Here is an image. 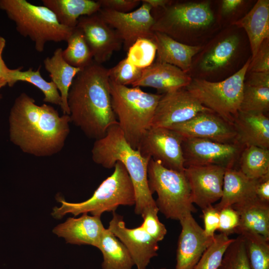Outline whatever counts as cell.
I'll list each match as a JSON object with an SVG mask.
<instances>
[{
    "label": "cell",
    "instance_id": "cell-1",
    "mask_svg": "<svg viewBox=\"0 0 269 269\" xmlns=\"http://www.w3.org/2000/svg\"><path fill=\"white\" fill-rule=\"evenodd\" d=\"M69 115L60 116L52 106L36 104L25 93L15 99L9 117L10 141L23 152L49 156L63 148L70 133Z\"/></svg>",
    "mask_w": 269,
    "mask_h": 269
},
{
    "label": "cell",
    "instance_id": "cell-2",
    "mask_svg": "<svg viewBox=\"0 0 269 269\" xmlns=\"http://www.w3.org/2000/svg\"><path fill=\"white\" fill-rule=\"evenodd\" d=\"M68 105L71 123L89 138L103 137L110 127L118 124L108 69L94 60L82 69L70 88Z\"/></svg>",
    "mask_w": 269,
    "mask_h": 269
},
{
    "label": "cell",
    "instance_id": "cell-3",
    "mask_svg": "<svg viewBox=\"0 0 269 269\" xmlns=\"http://www.w3.org/2000/svg\"><path fill=\"white\" fill-rule=\"evenodd\" d=\"M91 152L93 161L105 168H113L118 161L124 165L134 186L136 215H141L148 208L157 206L148 184L150 158L143 157L129 145L118 123L110 127L103 137L95 141Z\"/></svg>",
    "mask_w": 269,
    "mask_h": 269
},
{
    "label": "cell",
    "instance_id": "cell-4",
    "mask_svg": "<svg viewBox=\"0 0 269 269\" xmlns=\"http://www.w3.org/2000/svg\"><path fill=\"white\" fill-rule=\"evenodd\" d=\"M110 91L118 125L127 142L137 149L145 133L151 127L162 94L145 92L139 87H129L111 81Z\"/></svg>",
    "mask_w": 269,
    "mask_h": 269
},
{
    "label": "cell",
    "instance_id": "cell-5",
    "mask_svg": "<svg viewBox=\"0 0 269 269\" xmlns=\"http://www.w3.org/2000/svg\"><path fill=\"white\" fill-rule=\"evenodd\" d=\"M153 10L156 12L151 13L154 19L152 31L188 45L207 34L216 22L208 1L171 2L164 8Z\"/></svg>",
    "mask_w": 269,
    "mask_h": 269
},
{
    "label": "cell",
    "instance_id": "cell-6",
    "mask_svg": "<svg viewBox=\"0 0 269 269\" xmlns=\"http://www.w3.org/2000/svg\"><path fill=\"white\" fill-rule=\"evenodd\" d=\"M0 9L15 24L16 31L29 37L36 50L42 52L49 41H66L74 28L61 24L54 13L44 5L25 0H0Z\"/></svg>",
    "mask_w": 269,
    "mask_h": 269
},
{
    "label": "cell",
    "instance_id": "cell-7",
    "mask_svg": "<svg viewBox=\"0 0 269 269\" xmlns=\"http://www.w3.org/2000/svg\"><path fill=\"white\" fill-rule=\"evenodd\" d=\"M113 173L105 179L87 200L79 203H70L60 196L57 198L61 204L55 207L51 215L60 219L68 213L75 216L90 213L101 217L105 212H115L120 205L133 206L135 197L134 186L124 165L116 162Z\"/></svg>",
    "mask_w": 269,
    "mask_h": 269
},
{
    "label": "cell",
    "instance_id": "cell-8",
    "mask_svg": "<svg viewBox=\"0 0 269 269\" xmlns=\"http://www.w3.org/2000/svg\"><path fill=\"white\" fill-rule=\"evenodd\" d=\"M147 179L151 194L156 192V205L167 219L180 221L196 212L191 201L189 186L184 172L164 167L150 158Z\"/></svg>",
    "mask_w": 269,
    "mask_h": 269
},
{
    "label": "cell",
    "instance_id": "cell-9",
    "mask_svg": "<svg viewBox=\"0 0 269 269\" xmlns=\"http://www.w3.org/2000/svg\"><path fill=\"white\" fill-rule=\"evenodd\" d=\"M251 60L250 57L239 70L223 80L212 82L195 78L185 88L204 107L233 124L239 111Z\"/></svg>",
    "mask_w": 269,
    "mask_h": 269
},
{
    "label": "cell",
    "instance_id": "cell-10",
    "mask_svg": "<svg viewBox=\"0 0 269 269\" xmlns=\"http://www.w3.org/2000/svg\"><path fill=\"white\" fill-rule=\"evenodd\" d=\"M183 137L168 128L151 127L142 138L137 150L164 167L179 172L185 170L182 148Z\"/></svg>",
    "mask_w": 269,
    "mask_h": 269
},
{
    "label": "cell",
    "instance_id": "cell-11",
    "mask_svg": "<svg viewBox=\"0 0 269 269\" xmlns=\"http://www.w3.org/2000/svg\"><path fill=\"white\" fill-rule=\"evenodd\" d=\"M182 148L185 167L215 165L227 168L235 167L244 147L236 142L183 138Z\"/></svg>",
    "mask_w": 269,
    "mask_h": 269
},
{
    "label": "cell",
    "instance_id": "cell-12",
    "mask_svg": "<svg viewBox=\"0 0 269 269\" xmlns=\"http://www.w3.org/2000/svg\"><path fill=\"white\" fill-rule=\"evenodd\" d=\"M141 6L127 13H121L101 8L98 13L104 21L117 32L122 40L125 49L128 50L138 39H152V28L154 19L151 7L140 0Z\"/></svg>",
    "mask_w": 269,
    "mask_h": 269
},
{
    "label": "cell",
    "instance_id": "cell-13",
    "mask_svg": "<svg viewBox=\"0 0 269 269\" xmlns=\"http://www.w3.org/2000/svg\"><path fill=\"white\" fill-rule=\"evenodd\" d=\"M206 111H212L202 105L185 88H182L162 94L155 111L151 127L169 128Z\"/></svg>",
    "mask_w": 269,
    "mask_h": 269
},
{
    "label": "cell",
    "instance_id": "cell-14",
    "mask_svg": "<svg viewBox=\"0 0 269 269\" xmlns=\"http://www.w3.org/2000/svg\"><path fill=\"white\" fill-rule=\"evenodd\" d=\"M225 169L215 165L185 167L184 172L193 204L203 209L220 200Z\"/></svg>",
    "mask_w": 269,
    "mask_h": 269
},
{
    "label": "cell",
    "instance_id": "cell-15",
    "mask_svg": "<svg viewBox=\"0 0 269 269\" xmlns=\"http://www.w3.org/2000/svg\"><path fill=\"white\" fill-rule=\"evenodd\" d=\"M76 27L82 32L93 60L98 64L109 60L113 53L122 47L123 42L120 36L98 12L80 17Z\"/></svg>",
    "mask_w": 269,
    "mask_h": 269
},
{
    "label": "cell",
    "instance_id": "cell-16",
    "mask_svg": "<svg viewBox=\"0 0 269 269\" xmlns=\"http://www.w3.org/2000/svg\"><path fill=\"white\" fill-rule=\"evenodd\" d=\"M108 229L128 249L136 269H146L151 259L157 256L158 242L141 226L133 229L126 227L123 217L115 212Z\"/></svg>",
    "mask_w": 269,
    "mask_h": 269
},
{
    "label": "cell",
    "instance_id": "cell-17",
    "mask_svg": "<svg viewBox=\"0 0 269 269\" xmlns=\"http://www.w3.org/2000/svg\"><path fill=\"white\" fill-rule=\"evenodd\" d=\"M168 128L176 132L183 138H204L222 143L236 142L233 124L212 111L201 112L186 122Z\"/></svg>",
    "mask_w": 269,
    "mask_h": 269
},
{
    "label": "cell",
    "instance_id": "cell-18",
    "mask_svg": "<svg viewBox=\"0 0 269 269\" xmlns=\"http://www.w3.org/2000/svg\"><path fill=\"white\" fill-rule=\"evenodd\" d=\"M179 221L181 231L178 240L175 269H194L214 237L206 235L192 213Z\"/></svg>",
    "mask_w": 269,
    "mask_h": 269
},
{
    "label": "cell",
    "instance_id": "cell-19",
    "mask_svg": "<svg viewBox=\"0 0 269 269\" xmlns=\"http://www.w3.org/2000/svg\"><path fill=\"white\" fill-rule=\"evenodd\" d=\"M240 39L237 34L219 35L199 52L195 64L202 75L210 76L227 68L237 56Z\"/></svg>",
    "mask_w": 269,
    "mask_h": 269
},
{
    "label": "cell",
    "instance_id": "cell-20",
    "mask_svg": "<svg viewBox=\"0 0 269 269\" xmlns=\"http://www.w3.org/2000/svg\"><path fill=\"white\" fill-rule=\"evenodd\" d=\"M192 78L178 67L163 62L154 61L143 69L139 80L132 87L155 88L159 94H164L185 88Z\"/></svg>",
    "mask_w": 269,
    "mask_h": 269
},
{
    "label": "cell",
    "instance_id": "cell-21",
    "mask_svg": "<svg viewBox=\"0 0 269 269\" xmlns=\"http://www.w3.org/2000/svg\"><path fill=\"white\" fill-rule=\"evenodd\" d=\"M101 217L84 213L78 218H68L56 226L53 232L65 239L66 243L75 245H89L98 247L106 229Z\"/></svg>",
    "mask_w": 269,
    "mask_h": 269
},
{
    "label": "cell",
    "instance_id": "cell-22",
    "mask_svg": "<svg viewBox=\"0 0 269 269\" xmlns=\"http://www.w3.org/2000/svg\"><path fill=\"white\" fill-rule=\"evenodd\" d=\"M233 125L235 142L243 147L256 146L269 149V118L266 114L239 112Z\"/></svg>",
    "mask_w": 269,
    "mask_h": 269
},
{
    "label": "cell",
    "instance_id": "cell-23",
    "mask_svg": "<svg viewBox=\"0 0 269 269\" xmlns=\"http://www.w3.org/2000/svg\"><path fill=\"white\" fill-rule=\"evenodd\" d=\"M152 39L156 46L155 61L175 66L188 74L193 58L202 49L200 45L186 44L159 32H154Z\"/></svg>",
    "mask_w": 269,
    "mask_h": 269
},
{
    "label": "cell",
    "instance_id": "cell-24",
    "mask_svg": "<svg viewBox=\"0 0 269 269\" xmlns=\"http://www.w3.org/2000/svg\"><path fill=\"white\" fill-rule=\"evenodd\" d=\"M240 219L236 234L243 232L254 233L269 240V203L257 196L232 206Z\"/></svg>",
    "mask_w": 269,
    "mask_h": 269
},
{
    "label": "cell",
    "instance_id": "cell-25",
    "mask_svg": "<svg viewBox=\"0 0 269 269\" xmlns=\"http://www.w3.org/2000/svg\"><path fill=\"white\" fill-rule=\"evenodd\" d=\"M232 24L245 30L249 40L252 59L261 44L269 38V0H259L242 18Z\"/></svg>",
    "mask_w": 269,
    "mask_h": 269
},
{
    "label": "cell",
    "instance_id": "cell-26",
    "mask_svg": "<svg viewBox=\"0 0 269 269\" xmlns=\"http://www.w3.org/2000/svg\"><path fill=\"white\" fill-rule=\"evenodd\" d=\"M256 180L246 176L235 167L225 169L222 195L214 206L218 210L254 197Z\"/></svg>",
    "mask_w": 269,
    "mask_h": 269
},
{
    "label": "cell",
    "instance_id": "cell-27",
    "mask_svg": "<svg viewBox=\"0 0 269 269\" xmlns=\"http://www.w3.org/2000/svg\"><path fill=\"white\" fill-rule=\"evenodd\" d=\"M62 49L58 48L53 55L43 61L45 70L49 73L51 81L56 85L61 96V109L63 115H69L68 97L73 80L81 70L68 64L63 58Z\"/></svg>",
    "mask_w": 269,
    "mask_h": 269
},
{
    "label": "cell",
    "instance_id": "cell-28",
    "mask_svg": "<svg viewBox=\"0 0 269 269\" xmlns=\"http://www.w3.org/2000/svg\"><path fill=\"white\" fill-rule=\"evenodd\" d=\"M43 5L55 15L59 23L74 28L83 16L97 13L101 8L99 1L92 0H42Z\"/></svg>",
    "mask_w": 269,
    "mask_h": 269
},
{
    "label": "cell",
    "instance_id": "cell-29",
    "mask_svg": "<svg viewBox=\"0 0 269 269\" xmlns=\"http://www.w3.org/2000/svg\"><path fill=\"white\" fill-rule=\"evenodd\" d=\"M103 255L102 269H132V256L124 244L108 229H105L97 247Z\"/></svg>",
    "mask_w": 269,
    "mask_h": 269
},
{
    "label": "cell",
    "instance_id": "cell-30",
    "mask_svg": "<svg viewBox=\"0 0 269 269\" xmlns=\"http://www.w3.org/2000/svg\"><path fill=\"white\" fill-rule=\"evenodd\" d=\"M238 164V169L250 179L256 180L269 174V149L256 146L245 147Z\"/></svg>",
    "mask_w": 269,
    "mask_h": 269
},
{
    "label": "cell",
    "instance_id": "cell-31",
    "mask_svg": "<svg viewBox=\"0 0 269 269\" xmlns=\"http://www.w3.org/2000/svg\"><path fill=\"white\" fill-rule=\"evenodd\" d=\"M40 68L35 71L31 68L26 71H22V67L11 69L10 82L8 86L12 87L19 81L30 83L42 92L44 102L60 106L61 96L56 85L51 81L48 82L41 76Z\"/></svg>",
    "mask_w": 269,
    "mask_h": 269
},
{
    "label": "cell",
    "instance_id": "cell-32",
    "mask_svg": "<svg viewBox=\"0 0 269 269\" xmlns=\"http://www.w3.org/2000/svg\"><path fill=\"white\" fill-rule=\"evenodd\" d=\"M67 47L62 51L64 59L70 65L83 69L93 61L92 54L82 32L77 27L66 40Z\"/></svg>",
    "mask_w": 269,
    "mask_h": 269
},
{
    "label": "cell",
    "instance_id": "cell-33",
    "mask_svg": "<svg viewBox=\"0 0 269 269\" xmlns=\"http://www.w3.org/2000/svg\"><path fill=\"white\" fill-rule=\"evenodd\" d=\"M246 252L250 269H269V240L259 234L243 232Z\"/></svg>",
    "mask_w": 269,
    "mask_h": 269
},
{
    "label": "cell",
    "instance_id": "cell-34",
    "mask_svg": "<svg viewBox=\"0 0 269 269\" xmlns=\"http://www.w3.org/2000/svg\"><path fill=\"white\" fill-rule=\"evenodd\" d=\"M234 240L223 233L215 234L213 242L203 253L194 269H218L227 249Z\"/></svg>",
    "mask_w": 269,
    "mask_h": 269
},
{
    "label": "cell",
    "instance_id": "cell-35",
    "mask_svg": "<svg viewBox=\"0 0 269 269\" xmlns=\"http://www.w3.org/2000/svg\"><path fill=\"white\" fill-rule=\"evenodd\" d=\"M269 110V88L245 84L239 112L266 114Z\"/></svg>",
    "mask_w": 269,
    "mask_h": 269
},
{
    "label": "cell",
    "instance_id": "cell-36",
    "mask_svg": "<svg viewBox=\"0 0 269 269\" xmlns=\"http://www.w3.org/2000/svg\"><path fill=\"white\" fill-rule=\"evenodd\" d=\"M126 57L133 65L143 69L151 65L156 55V46L152 39H137L127 50Z\"/></svg>",
    "mask_w": 269,
    "mask_h": 269
},
{
    "label": "cell",
    "instance_id": "cell-37",
    "mask_svg": "<svg viewBox=\"0 0 269 269\" xmlns=\"http://www.w3.org/2000/svg\"><path fill=\"white\" fill-rule=\"evenodd\" d=\"M218 269H250L242 236L229 246Z\"/></svg>",
    "mask_w": 269,
    "mask_h": 269
},
{
    "label": "cell",
    "instance_id": "cell-38",
    "mask_svg": "<svg viewBox=\"0 0 269 269\" xmlns=\"http://www.w3.org/2000/svg\"><path fill=\"white\" fill-rule=\"evenodd\" d=\"M142 70L129 62L125 58L108 69V76L110 81L116 84L132 86L140 78Z\"/></svg>",
    "mask_w": 269,
    "mask_h": 269
},
{
    "label": "cell",
    "instance_id": "cell-39",
    "mask_svg": "<svg viewBox=\"0 0 269 269\" xmlns=\"http://www.w3.org/2000/svg\"><path fill=\"white\" fill-rule=\"evenodd\" d=\"M157 206L148 208L141 214L143 221L140 225L156 242L162 241L167 233L165 225L159 220Z\"/></svg>",
    "mask_w": 269,
    "mask_h": 269
},
{
    "label": "cell",
    "instance_id": "cell-40",
    "mask_svg": "<svg viewBox=\"0 0 269 269\" xmlns=\"http://www.w3.org/2000/svg\"><path fill=\"white\" fill-rule=\"evenodd\" d=\"M240 219L237 212L232 207L220 211V223L218 231L227 236L236 233L239 226Z\"/></svg>",
    "mask_w": 269,
    "mask_h": 269
},
{
    "label": "cell",
    "instance_id": "cell-41",
    "mask_svg": "<svg viewBox=\"0 0 269 269\" xmlns=\"http://www.w3.org/2000/svg\"><path fill=\"white\" fill-rule=\"evenodd\" d=\"M250 72H269V38L264 40L248 67Z\"/></svg>",
    "mask_w": 269,
    "mask_h": 269
},
{
    "label": "cell",
    "instance_id": "cell-42",
    "mask_svg": "<svg viewBox=\"0 0 269 269\" xmlns=\"http://www.w3.org/2000/svg\"><path fill=\"white\" fill-rule=\"evenodd\" d=\"M202 210L204 223V231L206 235L214 237L218 230L220 223V211L214 206L210 205Z\"/></svg>",
    "mask_w": 269,
    "mask_h": 269
},
{
    "label": "cell",
    "instance_id": "cell-43",
    "mask_svg": "<svg viewBox=\"0 0 269 269\" xmlns=\"http://www.w3.org/2000/svg\"><path fill=\"white\" fill-rule=\"evenodd\" d=\"M101 8L110 9L121 13L134 10L139 4V0H99Z\"/></svg>",
    "mask_w": 269,
    "mask_h": 269
},
{
    "label": "cell",
    "instance_id": "cell-44",
    "mask_svg": "<svg viewBox=\"0 0 269 269\" xmlns=\"http://www.w3.org/2000/svg\"><path fill=\"white\" fill-rule=\"evenodd\" d=\"M244 83L249 86L269 88V72H250Z\"/></svg>",
    "mask_w": 269,
    "mask_h": 269
},
{
    "label": "cell",
    "instance_id": "cell-45",
    "mask_svg": "<svg viewBox=\"0 0 269 269\" xmlns=\"http://www.w3.org/2000/svg\"><path fill=\"white\" fill-rule=\"evenodd\" d=\"M255 194L259 199L269 203V174L257 179Z\"/></svg>",
    "mask_w": 269,
    "mask_h": 269
},
{
    "label": "cell",
    "instance_id": "cell-46",
    "mask_svg": "<svg viewBox=\"0 0 269 269\" xmlns=\"http://www.w3.org/2000/svg\"><path fill=\"white\" fill-rule=\"evenodd\" d=\"M242 0H223L221 2V11L223 15H228L235 11L243 3Z\"/></svg>",
    "mask_w": 269,
    "mask_h": 269
},
{
    "label": "cell",
    "instance_id": "cell-47",
    "mask_svg": "<svg viewBox=\"0 0 269 269\" xmlns=\"http://www.w3.org/2000/svg\"><path fill=\"white\" fill-rule=\"evenodd\" d=\"M11 69L7 67L2 57L0 58V90L9 86L10 82Z\"/></svg>",
    "mask_w": 269,
    "mask_h": 269
},
{
    "label": "cell",
    "instance_id": "cell-48",
    "mask_svg": "<svg viewBox=\"0 0 269 269\" xmlns=\"http://www.w3.org/2000/svg\"><path fill=\"white\" fill-rule=\"evenodd\" d=\"M142 1L148 4L152 9L164 8L171 2L168 0H142Z\"/></svg>",
    "mask_w": 269,
    "mask_h": 269
},
{
    "label": "cell",
    "instance_id": "cell-49",
    "mask_svg": "<svg viewBox=\"0 0 269 269\" xmlns=\"http://www.w3.org/2000/svg\"><path fill=\"white\" fill-rule=\"evenodd\" d=\"M5 44H6L5 39L3 37L0 36V58L2 57V52L5 46Z\"/></svg>",
    "mask_w": 269,
    "mask_h": 269
},
{
    "label": "cell",
    "instance_id": "cell-50",
    "mask_svg": "<svg viewBox=\"0 0 269 269\" xmlns=\"http://www.w3.org/2000/svg\"><path fill=\"white\" fill-rule=\"evenodd\" d=\"M2 99V95L0 94V100Z\"/></svg>",
    "mask_w": 269,
    "mask_h": 269
},
{
    "label": "cell",
    "instance_id": "cell-51",
    "mask_svg": "<svg viewBox=\"0 0 269 269\" xmlns=\"http://www.w3.org/2000/svg\"><path fill=\"white\" fill-rule=\"evenodd\" d=\"M166 269L164 268H160V269Z\"/></svg>",
    "mask_w": 269,
    "mask_h": 269
}]
</instances>
